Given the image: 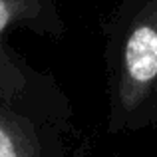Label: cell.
Here are the masks:
<instances>
[{"label":"cell","instance_id":"cell-2","mask_svg":"<svg viewBox=\"0 0 157 157\" xmlns=\"http://www.w3.org/2000/svg\"><path fill=\"white\" fill-rule=\"evenodd\" d=\"M10 20V8H8L6 0H0V32L4 30V26Z\"/></svg>","mask_w":157,"mask_h":157},{"label":"cell","instance_id":"cell-1","mask_svg":"<svg viewBox=\"0 0 157 157\" xmlns=\"http://www.w3.org/2000/svg\"><path fill=\"white\" fill-rule=\"evenodd\" d=\"M125 66L135 82H149L157 76V32L139 26L127 40Z\"/></svg>","mask_w":157,"mask_h":157}]
</instances>
